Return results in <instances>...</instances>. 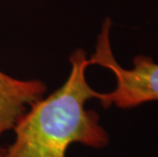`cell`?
Returning a JSON list of instances; mask_svg holds the SVG:
<instances>
[{"label":"cell","mask_w":158,"mask_h":157,"mask_svg":"<svg viewBox=\"0 0 158 157\" xmlns=\"http://www.w3.org/2000/svg\"><path fill=\"white\" fill-rule=\"evenodd\" d=\"M70 72L60 88L30 106L13 126L15 140L0 157H66L70 145L93 149L109 144V135L98 113L86 109V102L98 92L88 84V55L82 48L69 57Z\"/></svg>","instance_id":"cell-1"},{"label":"cell","mask_w":158,"mask_h":157,"mask_svg":"<svg viewBox=\"0 0 158 157\" xmlns=\"http://www.w3.org/2000/svg\"><path fill=\"white\" fill-rule=\"evenodd\" d=\"M111 21L105 19L97 38L95 52L88 58L89 65H100L115 76L114 90L98 92L97 100L103 108H134L144 103L158 101V63L150 56L138 55L133 59V68H124L116 61L110 44Z\"/></svg>","instance_id":"cell-2"},{"label":"cell","mask_w":158,"mask_h":157,"mask_svg":"<svg viewBox=\"0 0 158 157\" xmlns=\"http://www.w3.org/2000/svg\"><path fill=\"white\" fill-rule=\"evenodd\" d=\"M47 87L39 80H19L0 71V154L2 136L12 131L19 118L41 99Z\"/></svg>","instance_id":"cell-3"}]
</instances>
